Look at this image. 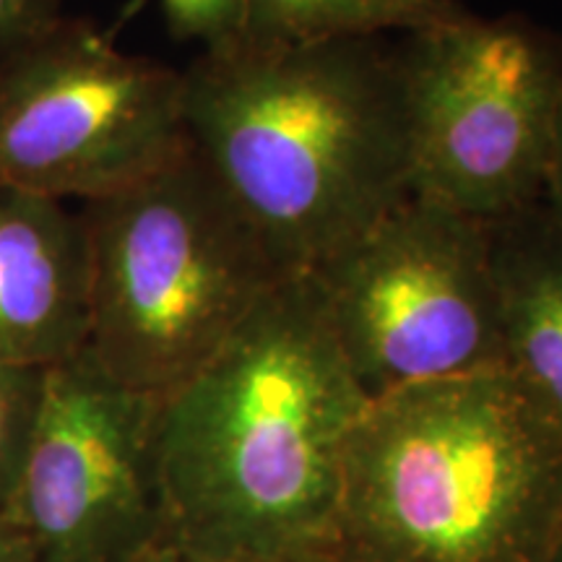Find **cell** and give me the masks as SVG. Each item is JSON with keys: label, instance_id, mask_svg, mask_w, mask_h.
<instances>
[{"label": "cell", "instance_id": "cell-1", "mask_svg": "<svg viewBox=\"0 0 562 562\" xmlns=\"http://www.w3.org/2000/svg\"><path fill=\"white\" fill-rule=\"evenodd\" d=\"M368 404L315 279H281L159 398L167 542L232 560L328 562L344 461Z\"/></svg>", "mask_w": 562, "mask_h": 562}, {"label": "cell", "instance_id": "cell-2", "mask_svg": "<svg viewBox=\"0 0 562 562\" xmlns=\"http://www.w3.org/2000/svg\"><path fill=\"white\" fill-rule=\"evenodd\" d=\"M188 140L284 273H307L412 195L406 97L385 37L237 45L182 70Z\"/></svg>", "mask_w": 562, "mask_h": 562}, {"label": "cell", "instance_id": "cell-3", "mask_svg": "<svg viewBox=\"0 0 562 562\" xmlns=\"http://www.w3.org/2000/svg\"><path fill=\"white\" fill-rule=\"evenodd\" d=\"M562 427L508 368L372 398L328 562H550Z\"/></svg>", "mask_w": 562, "mask_h": 562}, {"label": "cell", "instance_id": "cell-4", "mask_svg": "<svg viewBox=\"0 0 562 562\" xmlns=\"http://www.w3.org/2000/svg\"><path fill=\"white\" fill-rule=\"evenodd\" d=\"M89 351L149 396L199 372L284 273L193 146L136 186L83 203Z\"/></svg>", "mask_w": 562, "mask_h": 562}, {"label": "cell", "instance_id": "cell-5", "mask_svg": "<svg viewBox=\"0 0 562 562\" xmlns=\"http://www.w3.org/2000/svg\"><path fill=\"white\" fill-rule=\"evenodd\" d=\"M412 193L492 224L544 199L562 121V37L521 13L396 45Z\"/></svg>", "mask_w": 562, "mask_h": 562}, {"label": "cell", "instance_id": "cell-6", "mask_svg": "<svg viewBox=\"0 0 562 562\" xmlns=\"http://www.w3.org/2000/svg\"><path fill=\"white\" fill-rule=\"evenodd\" d=\"M307 273L370 402L505 368L484 222L412 193Z\"/></svg>", "mask_w": 562, "mask_h": 562}, {"label": "cell", "instance_id": "cell-7", "mask_svg": "<svg viewBox=\"0 0 562 562\" xmlns=\"http://www.w3.org/2000/svg\"><path fill=\"white\" fill-rule=\"evenodd\" d=\"M188 146L182 70L121 50L91 21L63 16L0 55V186L89 203Z\"/></svg>", "mask_w": 562, "mask_h": 562}, {"label": "cell", "instance_id": "cell-8", "mask_svg": "<svg viewBox=\"0 0 562 562\" xmlns=\"http://www.w3.org/2000/svg\"><path fill=\"white\" fill-rule=\"evenodd\" d=\"M159 398L133 391L89 347L45 370L5 513L34 562H136L165 539Z\"/></svg>", "mask_w": 562, "mask_h": 562}, {"label": "cell", "instance_id": "cell-9", "mask_svg": "<svg viewBox=\"0 0 562 562\" xmlns=\"http://www.w3.org/2000/svg\"><path fill=\"white\" fill-rule=\"evenodd\" d=\"M89 344L81 211L0 186V362L47 370Z\"/></svg>", "mask_w": 562, "mask_h": 562}, {"label": "cell", "instance_id": "cell-10", "mask_svg": "<svg viewBox=\"0 0 562 562\" xmlns=\"http://www.w3.org/2000/svg\"><path fill=\"white\" fill-rule=\"evenodd\" d=\"M487 227L505 368L562 427V222L542 199Z\"/></svg>", "mask_w": 562, "mask_h": 562}, {"label": "cell", "instance_id": "cell-11", "mask_svg": "<svg viewBox=\"0 0 562 562\" xmlns=\"http://www.w3.org/2000/svg\"><path fill=\"white\" fill-rule=\"evenodd\" d=\"M461 0H248L243 42L300 45V42L404 37L469 16Z\"/></svg>", "mask_w": 562, "mask_h": 562}, {"label": "cell", "instance_id": "cell-12", "mask_svg": "<svg viewBox=\"0 0 562 562\" xmlns=\"http://www.w3.org/2000/svg\"><path fill=\"white\" fill-rule=\"evenodd\" d=\"M45 370L0 362V510L16 487L34 419H37Z\"/></svg>", "mask_w": 562, "mask_h": 562}, {"label": "cell", "instance_id": "cell-13", "mask_svg": "<svg viewBox=\"0 0 562 562\" xmlns=\"http://www.w3.org/2000/svg\"><path fill=\"white\" fill-rule=\"evenodd\" d=\"M167 32L178 42H199L201 53L243 42L248 0H157Z\"/></svg>", "mask_w": 562, "mask_h": 562}, {"label": "cell", "instance_id": "cell-14", "mask_svg": "<svg viewBox=\"0 0 562 562\" xmlns=\"http://www.w3.org/2000/svg\"><path fill=\"white\" fill-rule=\"evenodd\" d=\"M60 19V0H0V55L16 50Z\"/></svg>", "mask_w": 562, "mask_h": 562}, {"label": "cell", "instance_id": "cell-15", "mask_svg": "<svg viewBox=\"0 0 562 562\" xmlns=\"http://www.w3.org/2000/svg\"><path fill=\"white\" fill-rule=\"evenodd\" d=\"M136 562H250V560H232V558H216V554H206V552H195L188 550V547H180L175 542H167L161 539L146 550Z\"/></svg>", "mask_w": 562, "mask_h": 562}, {"label": "cell", "instance_id": "cell-16", "mask_svg": "<svg viewBox=\"0 0 562 562\" xmlns=\"http://www.w3.org/2000/svg\"><path fill=\"white\" fill-rule=\"evenodd\" d=\"M0 562H34L30 544L5 510H0Z\"/></svg>", "mask_w": 562, "mask_h": 562}, {"label": "cell", "instance_id": "cell-17", "mask_svg": "<svg viewBox=\"0 0 562 562\" xmlns=\"http://www.w3.org/2000/svg\"><path fill=\"white\" fill-rule=\"evenodd\" d=\"M544 201H547V206L554 211V216L562 222V121H560V131H558V149H554L552 172H550V182H547Z\"/></svg>", "mask_w": 562, "mask_h": 562}, {"label": "cell", "instance_id": "cell-18", "mask_svg": "<svg viewBox=\"0 0 562 562\" xmlns=\"http://www.w3.org/2000/svg\"><path fill=\"white\" fill-rule=\"evenodd\" d=\"M550 562H562V513H560V526H558V537H554Z\"/></svg>", "mask_w": 562, "mask_h": 562}]
</instances>
